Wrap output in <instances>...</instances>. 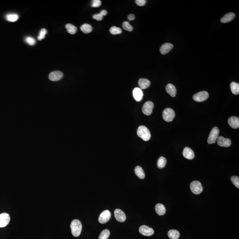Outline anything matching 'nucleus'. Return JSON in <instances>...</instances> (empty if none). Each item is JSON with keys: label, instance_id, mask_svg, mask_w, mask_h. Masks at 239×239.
Masks as SVG:
<instances>
[{"label": "nucleus", "instance_id": "11", "mask_svg": "<svg viewBox=\"0 0 239 239\" xmlns=\"http://www.w3.org/2000/svg\"><path fill=\"white\" fill-rule=\"evenodd\" d=\"M217 141L218 145L223 147H229L232 144L231 141L230 139L225 138L222 136L218 137Z\"/></svg>", "mask_w": 239, "mask_h": 239}, {"label": "nucleus", "instance_id": "22", "mask_svg": "<svg viewBox=\"0 0 239 239\" xmlns=\"http://www.w3.org/2000/svg\"><path fill=\"white\" fill-rule=\"evenodd\" d=\"M135 172L136 175L140 179H144L145 177L144 172L142 168L140 166H137L135 168Z\"/></svg>", "mask_w": 239, "mask_h": 239}, {"label": "nucleus", "instance_id": "23", "mask_svg": "<svg viewBox=\"0 0 239 239\" xmlns=\"http://www.w3.org/2000/svg\"><path fill=\"white\" fill-rule=\"evenodd\" d=\"M168 236L171 239H178L180 237V233L176 230H171L168 232Z\"/></svg>", "mask_w": 239, "mask_h": 239}, {"label": "nucleus", "instance_id": "29", "mask_svg": "<svg viewBox=\"0 0 239 239\" xmlns=\"http://www.w3.org/2000/svg\"><path fill=\"white\" fill-rule=\"evenodd\" d=\"M110 232L108 230H104L99 235V239H108L110 237Z\"/></svg>", "mask_w": 239, "mask_h": 239}, {"label": "nucleus", "instance_id": "32", "mask_svg": "<svg viewBox=\"0 0 239 239\" xmlns=\"http://www.w3.org/2000/svg\"><path fill=\"white\" fill-rule=\"evenodd\" d=\"M231 180L233 184L237 188H239V178L238 177L233 176L231 178Z\"/></svg>", "mask_w": 239, "mask_h": 239}, {"label": "nucleus", "instance_id": "24", "mask_svg": "<svg viewBox=\"0 0 239 239\" xmlns=\"http://www.w3.org/2000/svg\"><path fill=\"white\" fill-rule=\"evenodd\" d=\"M80 29L84 33L88 34L92 32L93 27L89 24H85L81 26Z\"/></svg>", "mask_w": 239, "mask_h": 239}, {"label": "nucleus", "instance_id": "34", "mask_svg": "<svg viewBox=\"0 0 239 239\" xmlns=\"http://www.w3.org/2000/svg\"><path fill=\"white\" fill-rule=\"evenodd\" d=\"M25 41L27 44L30 45H32V46L35 45V43H36L35 39H34L32 37H26L25 39Z\"/></svg>", "mask_w": 239, "mask_h": 239}, {"label": "nucleus", "instance_id": "18", "mask_svg": "<svg viewBox=\"0 0 239 239\" xmlns=\"http://www.w3.org/2000/svg\"><path fill=\"white\" fill-rule=\"evenodd\" d=\"M166 90L167 93L172 97H174L176 95V89L174 85L171 84H168L166 87Z\"/></svg>", "mask_w": 239, "mask_h": 239}, {"label": "nucleus", "instance_id": "14", "mask_svg": "<svg viewBox=\"0 0 239 239\" xmlns=\"http://www.w3.org/2000/svg\"><path fill=\"white\" fill-rule=\"evenodd\" d=\"M133 96L134 99L137 102H140L143 98V93L141 89L135 88L133 91Z\"/></svg>", "mask_w": 239, "mask_h": 239}, {"label": "nucleus", "instance_id": "1", "mask_svg": "<svg viewBox=\"0 0 239 239\" xmlns=\"http://www.w3.org/2000/svg\"><path fill=\"white\" fill-rule=\"evenodd\" d=\"M71 228L73 236L74 237H78L81 233L82 225L80 221L77 219H75L71 222Z\"/></svg>", "mask_w": 239, "mask_h": 239}, {"label": "nucleus", "instance_id": "16", "mask_svg": "<svg viewBox=\"0 0 239 239\" xmlns=\"http://www.w3.org/2000/svg\"><path fill=\"white\" fill-rule=\"evenodd\" d=\"M173 44L170 43H166L162 45L160 48V52L162 55H166L173 48Z\"/></svg>", "mask_w": 239, "mask_h": 239}, {"label": "nucleus", "instance_id": "30", "mask_svg": "<svg viewBox=\"0 0 239 239\" xmlns=\"http://www.w3.org/2000/svg\"><path fill=\"white\" fill-rule=\"evenodd\" d=\"M110 32L113 35L120 34L122 33V30L119 27L113 26L110 29Z\"/></svg>", "mask_w": 239, "mask_h": 239}, {"label": "nucleus", "instance_id": "7", "mask_svg": "<svg viewBox=\"0 0 239 239\" xmlns=\"http://www.w3.org/2000/svg\"><path fill=\"white\" fill-rule=\"evenodd\" d=\"M153 108V103L150 101H148L144 104L142 107V112L145 115L149 116L152 114Z\"/></svg>", "mask_w": 239, "mask_h": 239}, {"label": "nucleus", "instance_id": "37", "mask_svg": "<svg viewBox=\"0 0 239 239\" xmlns=\"http://www.w3.org/2000/svg\"><path fill=\"white\" fill-rule=\"evenodd\" d=\"M136 3L139 6H143L145 4L146 1L145 0H136Z\"/></svg>", "mask_w": 239, "mask_h": 239}, {"label": "nucleus", "instance_id": "4", "mask_svg": "<svg viewBox=\"0 0 239 239\" xmlns=\"http://www.w3.org/2000/svg\"><path fill=\"white\" fill-rule=\"evenodd\" d=\"M190 188L193 193L195 194H199L203 191V187L200 182L194 181L191 182L190 185Z\"/></svg>", "mask_w": 239, "mask_h": 239}, {"label": "nucleus", "instance_id": "17", "mask_svg": "<svg viewBox=\"0 0 239 239\" xmlns=\"http://www.w3.org/2000/svg\"><path fill=\"white\" fill-rule=\"evenodd\" d=\"M228 123L231 128L238 129L239 127V119L238 117H232L228 120Z\"/></svg>", "mask_w": 239, "mask_h": 239}, {"label": "nucleus", "instance_id": "25", "mask_svg": "<svg viewBox=\"0 0 239 239\" xmlns=\"http://www.w3.org/2000/svg\"><path fill=\"white\" fill-rule=\"evenodd\" d=\"M231 90L233 94L238 95L239 94V84L235 82H232L230 84Z\"/></svg>", "mask_w": 239, "mask_h": 239}, {"label": "nucleus", "instance_id": "26", "mask_svg": "<svg viewBox=\"0 0 239 239\" xmlns=\"http://www.w3.org/2000/svg\"><path fill=\"white\" fill-rule=\"evenodd\" d=\"M66 28L67 29V32L71 34H75L77 32V27L72 24H67L66 25Z\"/></svg>", "mask_w": 239, "mask_h": 239}, {"label": "nucleus", "instance_id": "13", "mask_svg": "<svg viewBox=\"0 0 239 239\" xmlns=\"http://www.w3.org/2000/svg\"><path fill=\"white\" fill-rule=\"evenodd\" d=\"M114 215L116 220L120 222H123L126 220V215L121 209H116L114 211Z\"/></svg>", "mask_w": 239, "mask_h": 239}, {"label": "nucleus", "instance_id": "20", "mask_svg": "<svg viewBox=\"0 0 239 239\" xmlns=\"http://www.w3.org/2000/svg\"><path fill=\"white\" fill-rule=\"evenodd\" d=\"M155 210L156 211V213L158 214L159 215L162 216L165 214L166 212V208L164 205L162 204H157L155 206Z\"/></svg>", "mask_w": 239, "mask_h": 239}, {"label": "nucleus", "instance_id": "38", "mask_svg": "<svg viewBox=\"0 0 239 239\" xmlns=\"http://www.w3.org/2000/svg\"><path fill=\"white\" fill-rule=\"evenodd\" d=\"M129 20H133L135 19V17L133 14H130L128 17Z\"/></svg>", "mask_w": 239, "mask_h": 239}, {"label": "nucleus", "instance_id": "21", "mask_svg": "<svg viewBox=\"0 0 239 239\" xmlns=\"http://www.w3.org/2000/svg\"><path fill=\"white\" fill-rule=\"evenodd\" d=\"M235 14L233 12L227 13L221 19V22L223 23H228L232 21L235 17Z\"/></svg>", "mask_w": 239, "mask_h": 239}, {"label": "nucleus", "instance_id": "15", "mask_svg": "<svg viewBox=\"0 0 239 239\" xmlns=\"http://www.w3.org/2000/svg\"><path fill=\"white\" fill-rule=\"evenodd\" d=\"M183 155L185 158L189 160H193L194 158V152L190 147H186L183 151Z\"/></svg>", "mask_w": 239, "mask_h": 239}, {"label": "nucleus", "instance_id": "28", "mask_svg": "<svg viewBox=\"0 0 239 239\" xmlns=\"http://www.w3.org/2000/svg\"><path fill=\"white\" fill-rule=\"evenodd\" d=\"M167 164V160L163 157H160L158 160L157 166L159 168H163Z\"/></svg>", "mask_w": 239, "mask_h": 239}, {"label": "nucleus", "instance_id": "5", "mask_svg": "<svg viewBox=\"0 0 239 239\" xmlns=\"http://www.w3.org/2000/svg\"><path fill=\"white\" fill-rule=\"evenodd\" d=\"M175 117V112L170 108H167L162 112V118L166 121H172Z\"/></svg>", "mask_w": 239, "mask_h": 239}, {"label": "nucleus", "instance_id": "12", "mask_svg": "<svg viewBox=\"0 0 239 239\" xmlns=\"http://www.w3.org/2000/svg\"><path fill=\"white\" fill-rule=\"evenodd\" d=\"M64 76L63 73L60 71H55L50 74L49 79L51 81H58L62 79Z\"/></svg>", "mask_w": 239, "mask_h": 239}, {"label": "nucleus", "instance_id": "35", "mask_svg": "<svg viewBox=\"0 0 239 239\" xmlns=\"http://www.w3.org/2000/svg\"><path fill=\"white\" fill-rule=\"evenodd\" d=\"M102 4V2L100 0H94L92 1L91 6L95 8L100 7Z\"/></svg>", "mask_w": 239, "mask_h": 239}, {"label": "nucleus", "instance_id": "9", "mask_svg": "<svg viewBox=\"0 0 239 239\" xmlns=\"http://www.w3.org/2000/svg\"><path fill=\"white\" fill-rule=\"evenodd\" d=\"M139 232L140 234L145 236H151L154 233V231L152 228L146 225H142L139 228Z\"/></svg>", "mask_w": 239, "mask_h": 239}, {"label": "nucleus", "instance_id": "27", "mask_svg": "<svg viewBox=\"0 0 239 239\" xmlns=\"http://www.w3.org/2000/svg\"><path fill=\"white\" fill-rule=\"evenodd\" d=\"M6 18L8 21L10 22H15L18 19L19 16L16 13H11L6 15Z\"/></svg>", "mask_w": 239, "mask_h": 239}, {"label": "nucleus", "instance_id": "10", "mask_svg": "<svg viewBox=\"0 0 239 239\" xmlns=\"http://www.w3.org/2000/svg\"><path fill=\"white\" fill-rule=\"evenodd\" d=\"M10 221L9 215L7 213H3L0 215V227H5L7 226Z\"/></svg>", "mask_w": 239, "mask_h": 239}, {"label": "nucleus", "instance_id": "2", "mask_svg": "<svg viewBox=\"0 0 239 239\" xmlns=\"http://www.w3.org/2000/svg\"><path fill=\"white\" fill-rule=\"evenodd\" d=\"M137 134L145 141H148L151 138V133L148 129L144 126H140L138 128Z\"/></svg>", "mask_w": 239, "mask_h": 239}, {"label": "nucleus", "instance_id": "33", "mask_svg": "<svg viewBox=\"0 0 239 239\" xmlns=\"http://www.w3.org/2000/svg\"><path fill=\"white\" fill-rule=\"evenodd\" d=\"M47 30L46 29H41L40 32V34H39V36H38V39L39 40H41L45 38V35L47 34Z\"/></svg>", "mask_w": 239, "mask_h": 239}, {"label": "nucleus", "instance_id": "36", "mask_svg": "<svg viewBox=\"0 0 239 239\" xmlns=\"http://www.w3.org/2000/svg\"><path fill=\"white\" fill-rule=\"evenodd\" d=\"M103 17L100 13L99 14H95L93 16V18L96 19L97 21H101L103 19Z\"/></svg>", "mask_w": 239, "mask_h": 239}, {"label": "nucleus", "instance_id": "19", "mask_svg": "<svg viewBox=\"0 0 239 239\" xmlns=\"http://www.w3.org/2000/svg\"><path fill=\"white\" fill-rule=\"evenodd\" d=\"M139 86L141 89L148 88L151 85V82L149 80L145 79H141L138 81Z\"/></svg>", "mask_w": 239, "mask_h": 239}, {"label": "nucleus", "instance_id": "39", "mask_svg": "<svg viewBox=\"0 0 239 239\" xmlns=\"http://www.w3.org/2000/svg\"><path fill=\"white\" fill-rule=\"evenodd\" d=\"M100 13H101V14L103 15V16L107 15L108 12H107V11L105 10H103L102 11L100 12Z\"/></svg>", "mask_w": 239, "mask_h": 239}, {"label": "nucleus", "instance_id": "6", "mask_svg": "<svg viewBox=\"0 0 239 239\" xmlns=\"http://www.w3.org/2000/svg\"><path fill=\"white\" fill-rule=\"evenodd\" d=\"M209 95L207 91H201L195 94L194 95L193 99L195 102H203L208 98Z\"/></svg>", "mask_w": 239, "mask_h": 239}, {"label": "nucleus", "instance_id": "8", "mask_svg": "<svg viewBox=\"0 0 239 239\" xmlns=\"http://www.w3.org/2000/svg\"><path fill=\"white\" fill-rule=\"evenodd\" d=\"M111 214L109 210H105L103 211L98 218V221L101 224H105L110 219Z\"/></svg>", "mask_w": 239, "mask_h": 239}, {"label": "nucleus", "instance_id": "3", "mask_svg": "<svg viewBox=\"0 0 239 239\" xmlns=\"http://www.w3.org/2000/svg\"><path fill=\"white\" fill-rule=\"evenodd\" d=\"M220 131L217 127H215L212 129L210 134L208 138L207 142L208 144H214L218 138Z\"/></svg>", "mask_w": 239, "mask_h": 239}, {"label": "nucleus", "instance_id": "31", "mask_svg": "<svg viewBox=\"0 0 239 239\" xmlns=\"http://www.w3.org/2000/svg\"><path fill=\"white\" fill-rule=\"evenodd\" d=\"M122 27L124 30L129 32H131L133 30V27L127 21H125L123 23Z\"/></svg>", "mask_w": 239, "mask_h": 239}]
</instances>
